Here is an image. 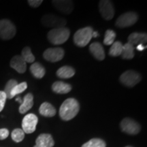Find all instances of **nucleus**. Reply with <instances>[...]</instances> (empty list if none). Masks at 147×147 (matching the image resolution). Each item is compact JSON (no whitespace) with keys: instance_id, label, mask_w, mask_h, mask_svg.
I'll return each instance as SVG.
<instances>
[{"instance_id":"1","label":"nucleus","mask_w":147,"mask_h":147,"mask_svg":"<svg viewBox=\"0 0 147 147\" xmlns=\"http://www.w3.org/2000/svg\"><path fill=\"white\" fill-rule=\"evenodd\" d=\"M80 104L74 98H68L64 101L59 108V116L63 121H69L78 115Z\"/></svg>"},{"instance_id":"2","label":"nucleus","mask_w":147,"mask_h":147,"mask_svg":"<svg viewBox=\"0 0 147 147\" xmlns=\"http://www.w3.org/2000/svg\"><path fill=\"white\" fill-rule=\"evenodd\" d=\"M70 36V31L66 27L53 29L48 33L47 38L51 44L54 45H61L68 40Z\"/></svg>"},{"instance_id":"3","label":"nucleus","mask_w":147,"mask_h":147,"mask_svg":"<svg viewBox=\"0 0 147 147\" xmlns=\"http://www.w3.org/2000/svg\"><path fill=\"white\" fill-rule=\"evenodd\" d=\"M93 29L91 27H85L78 29L74 36V42L77 47H84L91 40Z\"/></svg>"},{"instance_id":"4","label":"nucleus","mask_w":147,"mask_h":147,"mask_svg":"<svg viewBox=\"0 0 147 147\" xmlns=\"http://www.w3.org/2000/svg\"><path fill=\"white\" fill-rule=\"evenodd\" d=\"M16 29L14 23L8 19L0 20V38L8 40L13 38L16 35Z\"/></svg>"},{"instance_id":"5","label":"nucleus","mask_w":147,"mask_h":147,"mask_svg":"<svg viewBox=\"0 0 147 147\" xmlns=\"http://www.w3.org/2000/svg\"><path fill=\"white\" fill-rule=\"evenodd\" d=\"M41 23L46 27H51L53 29L65 27L67 21L65 18L59 17L53 14H47L42 16Z\"/></svg>"},{"instance_id":"6","label":"nucleus","mask_w":147,"mask_h":147,"mask_svg":"<svg viewBox=\"0 0 147 147\" xmlns=\"http://www.w3.org/2000/svg\"><path fill=\"white\" fill-rule=\"evenodd\" d=\"M141 76L137 71L127 70L123 73L120 76V82L127 87H133L140 82Z\"/></svg>"},{"instance_id":"7","label":"nucleus","mask_w":147,"mask_h":147,"mask_svg":"<svg viewBox=\"0 0 147 147\" xmlns=\"http://www.w3.org/2000/svg\"><path fill=\"white\" fill-rule=\"evenodd\" d=\"M138 20V16L136 12H128L121 14L115 22L116 26L119 28H125L134 25Z\"/></svg>"},{"instance_id":"8","label":"nucleus","mask_w":147,"mask_h":147,"mask_svg":"<svg viewBox=\"0 0 147 147\" xmlns=\"http://www.w3.org/2000/svg\"><path fill=\"white\" fill-rule=\"evenodd\" d=\"M121 130L130 135H136L140 131V125L138 123L130 118H125L121 122Z\"/></svg>"},{"instance_id":"9","label":"nucleus","mask_w":147,"mask_h":147,"mask_svg":"<svg viewBox=\"0 0 147 147\" xmlns=\"http://www.w3.org/2000/svg\"><path fill=\"white\" fill-rule=\"evenodd\" d=\"M99 10L101 15L106 21H110L115 16L113 3L108 0H102L99 3Z\"/></svg>"},{"instance_id":"10","label":"nucleus","mask_w":147,"mask_h":147,"mask_svg":"<svg viewBox=\"0 0 147 147\" xmlns=\"http://www.w3.org/2000/svg\"><path fill=\"white\" fill-rule=\"evenodd\" d=\"M44 59L51 63L59 61L64 57V50L61 48H49L43 53Z\"/></svg>"},{"instance_id":"11","label":"nucleus","mask_w":147,"mask_h":147,"mask_svg":"<svg viewBox=\"0 0 147 147\" xmlns=\"http://www.w3.org/2000/svg\"><path fill=\"white\" fill-rule=\"evenodd\" d=\"M38 122V117L34 114H28L22 121V128L25 134H32L35 131Z\"/></svg>"},{"instance_id":"12","label":"nucleus","mask_w":147,"mask_h":147,"mask_svg":"<svg viewBox=\"0 0 147 147\" xmlns=\"http://www.w3.org/2000/svg\"><path fill=\"white\" fill-rule=\"evenodd\" d=\"M53 5L57 10L65 14H69L74 10V2L70 0H54Z\"/></svg>"},{"instance_id":"13","label":"nucleus","mask_w":147,"mask_h":147,"mask_svg":"<svg viewBox=\"0 0 147 147\" xmlns=\"http://www.w3.org/2000/svg\"><path fill=\"white\" fill-rule=\"evenodd\" d=\"M10 67L19 74H23L27 69V63L21 55H16L10 61Z\"/></svg>"},{"instance_id":"14","label":"nucleus","mask_w":147,"mask_h":147,"mask_svg":"<svg viewBox=\"0 0 147 147\" xmlns=\"http://www.w3.org/2000/svg\"><path fill=\"white\" fill-rule=\"evenodd\" d=\"M55 142L52 136L49 134H42L37 138L34 147H53Z\"/></svg>"},{"instance_id":"15","label":"nucleus","mask_w":147,"mask_h":147,"mask_svg":"<svg viewBox=\"0 0 147 147\" xmlns=\"http://www.w3.org/2000/svg\"><path fill=\"white\" fill-rule=\"evenodd\" d=\"M128 42L134 46H138L140 45H144L146 43L147 36L146 33H132L129 36Z\"/></svg>"},{"instance_id":"16","label":"nucleus","mask_w":147,"mask_h":147,"mask_svg":"<svg viewBox=\"0 0 147 147\" xmlns=\"http://www.w3.org/2000/svg\"><path fill=\"white\" fill-rule=\"evenodd\" d=\"M89 51L93 56L99 61L105 59V52L102 45L99 42H93L89 47Z\"/></svg>"},{"instance_id":"17","label":"nucleus","mask_w":147,"mask_h":147,"mask_svg":"<svg viewBox=\"0 0 147 147\" xmlns=\"http://www.w3.org/2000/svg\"><path fill=\"white\" fill-rule=\"evenodd\" d=\"M34 106V95L32 93H27L24 96L23 100L19 107V113L25 114L28 112Z\"/></svg>"},{"instance_id":"18","label":"nucleus","mask_w":147,"mask_h":147,"mask_svg":"<svg viewBox=\"0 0 147 147\" xmlns=\"http://www.w3.org/2000/svg\"><path fill=\"white\" fill-rule=\"evenodd\" d=\"M71 84L66 83L63 81L55 82L52 84V90L55 93L59 94H66L71 91Z\"/></svg>"},{"instance_id":"19","label":"nucleus","mask_w":147,"mask_h":147,"mask_svg":"<svg viewBox=\"0 0 147 147\" xmlns=\"http://www.w3.org/2000/svg\"><path fill=\"white\" fill-rule=\"evenodd\" d=\"M39 113L45 117H53L56 115V109L52 104L49 102H44L39 108Z\"/></svg>"},{"instance_id":"20","label":"nucleus","mask_w":147,"mask_h":147,"mask_svg":"<svg viewBox=\"0 0 147 147\" xmlns=\"http://www.w3.org/2000/svg\"><path fill=\"white\" fill-rule=\"evenodd\" d=\"M57 76L59 78L63 79L70 78L74 76L75 69L72 67L68 65H65L63 67H61L57 71Z\"/></svg>"},{"instance_id":"21","label":"nucleus","mask_w":147,"mask_h":147,"mask_svg":"<svg viewBox=\"0 0 147 147\" xmlns=\"http://www.w3.org/2000/svg\"><path fill=\"white\" fill-rule=\"evenodd\" d=\"M30 71L33 76L38 79L43 78L46 74L45 67L38 62L34 63L30 66Z\"/></svg>"},{"instance_id":"22","label":"nucleus","mask_w":147,"mask_h":147,"mask_svg":"<svg viewBox=\"0 0 147 147\" xmlns=\"http://www.w3.org/2000/svg\"><path fill=\"white\" fill-rule=\"evenodd\" d=\"M121 56L123 59H133L135 56L134 46L129 42L125 44L123 46V51Z\"/></svg>"},{"instance_id":"23","label":"nucleus","mask_w":147,"mask_h":147,"mask_svg":"<svg viewBox=\"0 0 147 147\" xmlns=\"http://www.w3.org/2000/svg\"><path fill=\"white\" fill-rule=\"evenodd\" d=\"M123 44L119 41H116L114 42L113 45H111L109 50V54L110 56L112 57H118L120 56L122 53L123 51Z\"/></svg>"},{"instance_id":"24","label":"nucleus","mask_w":147,"mask_h":147,"mask_svg":"<svg viewBox=\"0 0 147 147\" xmlns=\"http://www.w3.org/2000/svg\"><path fill=\"white\" fill-rule=\"evenodd\" d=\"M22 58L23 59L24 61L27 63H33L35 61V57L32 53V50L29 47H25L22 50L21 55Z\"/></svg>"},{"instance_id":"25","label":"nucleus","mask_w":147,"mask_h":147,"mask_svg":"<svg viewBox=\"0 0 147 147\" xmlns=\"http://www.w3.org/2000/svg\"><path fill=\"white\" fill-rule=\"evenodd\" d=\"M106 144L104 140L100 138L91 139L82 145L81 147H106Z\"/></svg>"},{"instance_id":"26","label":"nucleus","mask_w":147,"mask_h":147,"mask_svg":"<svg viewBox=\"0 0 147 147\" xmlns=\"http://www.w3.org/2000/svg\"><path fill=\"white\" fill-rule=\"evenodd\" d=\"M116 38V33L112 29H108L104 35V44L106 46L112 45L115 42Z\"/></svg>"},{"instance_id":"27","label":"nucleus","mask_w":147,"mask_h":147,"mask_svg":"<svg viewBox=\"0 0 147 147\" xmlns=\"http://www.w3.org/2000/svg\"><path fill=\"white\" fill-rule=\"evenodd\" d=\"M27 84L26 82H21V83L17 84L15 87L13 88V89L12 90V91H11V93H10L11 98H12V97L16 96V95L20 94V93H23V92H24L27 89Z\"/></svg>"},{"instance_id":"28","label":"nucleus","mask_w":147,"mask_h":147,"mask_svg":"<svg viewBox=\"0 0 147 147\" xmlns=\"http://www.w3.org/2000/svg\"><path fill=\"white\" fill-rule=\"evenodd\" d=\"M11 137L14 142H21L25 138V132L21 129L17 128L14 129L11 134Z\"/></svg>"},{"instance_id":"29","label":"nucleus","mask_w":147,"mask_h":147,"mask_svg":"<svg viewBox=\"0 0 147 147\" xmlns=\"http://www.w3.org/2000/svg\"><path fill=\"white\" fill-rule=\"evenodd\" d=\"M17 84H18L17 81H16V80H14V79H11V80H8V81L7 82V83L5 86L4 91H3V92L5 93V95H6L7 98L12 99L11 98V95H10L11 91H12V90L13 89V88L15 87Z\"/></svg>"},{"instance_id":"30","label":"nucleus","mask_w":147,"mask_h":147,"mask_svg":"<svg viewBox=\"0 0 147 147\" xmlns=\"http://www.w3.org/2000/svg\"><path fill=\"white\" fill-rule=\"evenodd\" d=\"M7 100V97L3 91H0V113L2 111L5 106V101Z\"/></svg>"},{"instance_id":"31","label":"nucleus","mask_w":147,"mask_h":147,"mask_svg":"<svg viewBox=\"0 0 147 147\" xmlns=\"http://www.w3.org/2000/svg\"><path fill=\"white\" fill-rule=\"evenodd\" d=\"M27 2H28L30 6H32V8H36L39 7L42 4V3L43 2V1L42 0H29Z\"/></svg>"},{"instance_id":"32","label":"nucleus","mask_w":147,"mask_h":147,"mask_svg":"<svg viewBox=\"0 0 147 147\" xmlns=\"http://www.w3.org/2000/svg\"><path fill=\"white\" fill-rule=\"evenodd\" d=\"M9 136V131L7 129H0V140L6 139Z\"/></svg>"},{"instance_id":"33","label":"nucleus","mask_w":147,"mask_h":147,"mask_svg":"<svg viewBox=\"0 0 147 147\" xmlns=\"http://www.w3.org/2000/svg\"><path fill=\"white\" fill-rule=\"evenodd\" d=\"M137 49L139 51H142L144 49V47L142 45H140L137 47Z\"/></svg>"},{"instance_id":"34","label":"nucleus","mask_w":147,"mask_h":147,"mask_svg":"<svg viewBox=\"0 0 147 147\" xmlns=\"http://www.w3.org/2000/svg\"><path fill=\"white\" fill-rule=\"evenodd\" d=\"M98 36V33L97 32H94L93 31V34H92V37H93V38H97V37Z\"/></svg>"},{"instance_id":"35","label":"nucleus","mask_w":147,"mask_h":147,"mask_svg":"<svg viewBox=\"0 0 147 147\" xmlns=\"http://www.w3.org/2000/svg\"><path fill=\"white\" fill-rule=\"evenodd\" d=\"M16 102H19L20 103V104H22V102H23V101H22L21 100V97H17V98H16Z\"/></svg>"},{"instance_id":"36","label":"nucleus","mask_w":147,"mask_h":147,"mask_svg":"<svg viewBox=\"0 0 147 147\" xmlns=\"http://www.w3.org/2000/svg\"><path fill=\"white\" fill-rule=\"evenodd\" d=\"M125 147H132V146H125Z\"/></svg>"}]
</instances>
